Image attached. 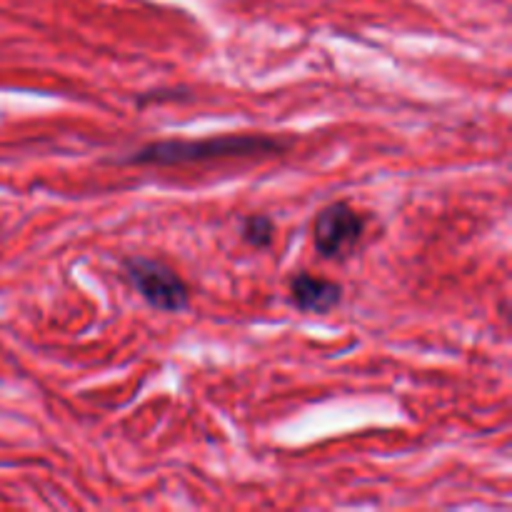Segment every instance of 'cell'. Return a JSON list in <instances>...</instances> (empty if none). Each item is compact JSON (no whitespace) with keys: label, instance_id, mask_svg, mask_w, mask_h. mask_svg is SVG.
I'll use <instances>...</instances> for the list:
<instances>
[{"label":"cell","instance_id":"cell-1","mask_svg":"<svg viewBox=\"0 0 512 512\" xmlns=\"http://www.w3.org/2000/svg\"><path fill=\"white\" fill-rule=\"evenodd\" d=\"M288 150L283 140L268 135H215V138H165L140 145L125 158L128 165H150V168H173V165L208 163L225 158H258V155H280Z\"/></svg>","mask_w":512,"mask_h":512},{"label":"cell","instance_id":"cell-2","mask_svg":"<svg viewBox=\"0 0 512 512\" xmlns=\"http://www.w3.org/2000/svg\"><path fill=\"white\" fill-rule=\"evenodd\" d=\"M123 270L125 278L150 308L160 313H183L190 305V290L185 280L160 260L133 255V258H125Z\"/></svg>","mask_w":512,"mask_h":512},{"label":"cell","instance_id":"cell-3","mask_svg":"<svg viewBox=\"0 0 512 512\" xmlns=\"http://www.w3.org/2000/svg\"><path fill=\"white\" fill-rule=\"evenodd\" d=\"M365 233V218L350 203H330L320 208L313 223V245L323 258H348Z\"/></svg>","mask_w":512,"mask_h":512},{"label":"cell","instance_id":"cell-4","mask_svg":"<svg viewBox=\"0 0 512 512\" xmlns=\"http://www.w3.org/2000/svg\"><path fill=\"white\" fill-rule=\"evenodd\" d=\"M343 300V288L335 280L320 278V275L300 270L293 280H290V303L300 310V313L313 315H328Z\"/></svg>","mask_w":512,"mask_h":512},{"label":"cell","instance_id":"cell-5","mask_svg":"<svg viewBox=\"0 0 512 512\" xmlns=\"http://www.w3.org/2000/svg\"><path fill=\"white\" fill-rule=\"evenodd\" d=\"M275 223L270 215L253 213L243 220V240L255 250H265L273 245Z\"/></svg>","mask_w":512,"mask_h":512}]
</instances>
